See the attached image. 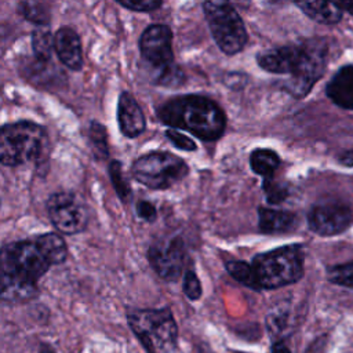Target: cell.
Masks as SVG:
<instances>
[{
    "label": "cell",
    "instance_id": "obj_1",
    "mask_svg": "<svg viewBox=\"0 0 353 353\" xmlns=\"http://www.w3.org/2000/svg\"><path fill=\"white\" fill-rule=\"evenodd\" d=\"M39 236L0 250V301L22 303L37 295V281L52 266Z\"/></svg>",
    "mask_w": 353,
    "mask_h": 353
},
{
    "label": "cell",
    "instance_id": "obj_2",
    "mask_svg": "<svg viewBox=\"0 0 353 353\" xmlns=\"http://www.w3.org/2000/svg\"><path fill=\"white\" fill-rule=\"evenodd\" d=\"M157 116L164 124L186 130L203 141L218 139L226 125L222 109L200 95L172 98L159 108Z\"/></svg>",
    "mask_w": 353,
    "mask_h": 353
},
{
    "label": "cell",
    "instance_id": "obj_3",
    "mask_svg": "<svg viewBox=\"0 0 353 353\" xmlns=\"http://www.w3.org/2000/svg\"><path fill=\"white\" fill-rule=\"evenodd\" d=\"M258 290L279 288L298 281L303 274V250L299 244L284 245L254 256L250 263Z\"/></svg>",
    "mask_w": 353,
    "mask_h": 353
},
{
    "label": "cell",
    "instance_id": "obj_4",
    "mask_svg": "<svg viewBox=\"0 0 353 353\" xmlns=\"http://www.w3.org/2000/svg\"><path fill=\"white\" fill-rule=\"evenodd\" d=\"M127 319L148 353H171L175 349L178 328L168 309H137Z\"/></svg>",
    "mask_w": 353,
    "mask_h": 353
},
{
    "label": "cell",
    "instance_id": "obj_5",
    "mask_svg": "<svg viewBox=\"0 0 353 353\" xmlns=\"http://www.w3.org/2000/svg\"><path fill=\"white\" fill-rule=\"evenodd\" d=\"M47 146L43 127L19 121L0 127V164L15 167L40 157Z\"/></svg>",
    "mask_w": 353,
    "mask_h": 353
},
{
    "label": "cell",
    "instance_id": "obj_6",
    "mask_svg": "<svg viewBox=\"0 0 353 353\" xmlns=\"http://www.w3.org/2000/svg\"><path fill=\"white\" fill-rule=\"evenodd\" d=\"M203 10L219 50L226 55L240 52L247 43V30L234 7L226 1H205Z\"/></svg>",
    "mask_w": 353,
    "mask_h": 353
},
{
    "label": "cell",
    "instance_id": "obj_7",
    "mask_svg": "<svg viewBox=\"0 0 353 353\" xmlns=\"http://www.w3.org/2000/svg\"><path fill=\"white\" fill-rule=\"evenodd\" d=\"M188 164L168 152H152L137 159L131 167L132 176L149 189H167L183 179Z\"/></svg>",
    "mask_w": 353,
    "mask_h": 353
},
{
    "label": "cell",
    "instance_id": "obj_8",
    "mask_svg": "<svg viewBox=\"0 0 353 353\" xmlns=\"http://www.w3.org/2000/svg\"><path fill=\"white\" fill-rule=\"evenodd\" d=\"M299 57L291 79L284 88L294 97H305L325 72L328 48L323 39H309L298 44Z\"/></svg>",
    "mask_w": 353,
    "mask_h": 353
},
{
    "label": "cell",
    "instance_id": "obj_9",
    "mask_svg": "<svg viewBox=\"0 0 353 353\" xmlns=\"http://www.w3.org/2000/svg\"><path fill=\"white\" fill-rule=\"evenodd\" d=\"M142 58L154 69H160V83L164 79H174V52H172V32L167 25H150L139 39Z\"/></svg>",
    "mask_w": 353,
    "mask_h": 353
},
{
    "label": "cell",
    "instance_id": "obj_10",
    "mask_svg": "<svg viewBox=\"0 0 353 353\" xmlns=\"http://www.w3.org/2000/svg\"><path fill=\"white\" fill-rule=\"evenodd\" d=\"M47 210L52 225L61 233H80L88 223L85 205L70 193L52 194L47 203Z\"/></svg>",
    "mask_w": 353,
    "mask_h": 353
},
{
    "label": "cell",
    "instance_id": "obj_11",
    "mask_svg": "<svg viewBox=\"0 0 353 353\" xmlns=\"http://www.w3.org/2000/svg\"><path fill=\"white\" fill-rule=\"evenodd\" d=\"M185 244L179 237L154 243L148 251V259L156 273L168 281L176 280L185 263Z\"/></svg>",
    "mask_w": 353,
    "mask_h": 353
},
{
    "label": "cell",
    "instance_id": "obj_12",
    "mask_svg": "<svg viewBox=\"0 0 353 353\" xmlns=\"http://www.w3.org/2000/svg\"><path fill=\"white\" fill-rule=\"evenodd\" d=\"M353 223V211L342 203L314 205L307 214V225L320 236H334L345 232Z\"/></svg>",
    "mask_w": 353,
    "mask_h": 353
},
{
    "label": "cell",
    "instance_id": "obj_13",
    "mask_svg": "<svg viewBox=\"0 0 353 353\" xmlns=\"http://www.w3.org/2000/svg\"><path fill=\"white\" fill-rule=\"evenodd\" d=\"M299 57V47L298 44L294 46H284L272 50H266L256 55L258 65L270 73L276 74H292L298 62Z\"/></svg>",
    "mask_w": 353,
    "mask_h": 353
},
{
    "label": "cell",
    "instance_id": "obj_14",
    "mask_svg": "<svg viewBox=\"0 0 353 353\" xmlns=\"http://www.w3.org/2000/svg\"><path fill=\"white\" fill-rule=\"evenodd\" d=\"M54 50L59 61L72 70H80L83 66L81 43L77 33L69 28L62 26L54 34Z\"/></svg>",
    "mask_w": 353,
    "mask_h": 353
},
{
    "label": "cell",
    "instance_id": "obj_15",
    "mask_svg": "<svg viewBox=\"0 0 353 353\" xmlns=\"http://www.w3.org/2000/svg\"><path fill=\"white\" fill-rule=\"evenodd\" d=\"M117 120L121 132L128 138L141 135L146 127L143 112L130 92L124 91L119 98Z\"/></svg>",
    "mask_w": 353,
    "mask_h": 353
},
{
    "label": "cell",
    "instance_id": "obj_16",
    "mask_svg": "<svg viewBox=\"0 0 353 353\" xmlns=\"http://www.w3.org/2000/svg\"><path fill=\"white\" fill-rule=\"evenodd\" d=\"M327 97L339 108L353 110V65L342 66L325 87Z\"/></svg>",
    "mask_w": 353,
    "mask_h": 353
},
{
    "label": "cell",
    "instance_id": "obj_17",
    "mask_svg": "<svg viewBox=\"0 0 353 353\" xmlns=\"http://www.w3.org/2000/svg\"><path fill=\"white\" fill-rule=\"evenodd\" d=\"M298 225L295 214L283 210L258 208V228L262 233H285Z\"/></svg>",
    "mask_w": 353,
    "mask_h": 353
},
{
    "label": "cell",
    "instance_id": "obj_18",
    "mask_svg": "<svg viewBox=\"0 0 353 353\" xmlns=\"http://www.w3.org/2000/svg\"><path fill=\"white\" fill-rule=\"evenodd\" d=\"M296 325V314L292 306L280 303L274 306L266 316V328L273 338H285Z\"/></svg>",
    "mask_w": 353,
    "mask_h": 353
},
{
    "label": "cell",
    "instance_id": "obj_19",
    "mask_svg": "<svg viewBox=\"0 0 353 353\" xmlns=\"http://www.w3.org/2000/svg\"><path fill=\"white\" fill-rule=\"evenodd\" d=\"M296 7H299L309 18L319 23L332 25L338 23L342 18V10L336 3L327 1H296Z\"/></svg>",
    "mask_w": 353,
    "mask_h": 353
},
{
    "label": "cell",
    "instance_id": "obj_20",
    "mask_svg": "<svg viewBox=\"0 0 353 353\" xmlns=\"http://www.w3.org/2000/svg\"><path fill=\"white\" fill-rule=\"evenodd\" d=\"M250 165L255 174L270 178L280 165V157L274 150L255 149L250 154Z\"/></svg>",
    "mask_w": 353,
    "mask_h": 353
},
{
    "label": "cell",
    "instance_id": "obj_21",
    "mask_svg": "<svg viewBox=\"0 0 353 353\" xmlns=\"http://www.w3.org/2000/svg\"><path fill=\"white\" fill-rule=\"evenodd\" d=\"M32 47L36 59L50 62L54 50V36L48 28L40 26L32 34Z\"/></svg>",
    "mask_w": 353,
    "mask_h": 353
},
{
    "label": "cell",
    "instance_id": "obj_22",
    "mask_svg": "<svg viewBox=\"0 0 353 353\" xmlns=\"http://www.w3.org/2000/svg\"><path fill=\"white\" fill-rule=\"evenodd\" d=\"M226 270L229 272V274L237 280L239 283H241L245 287H250L252 290H258L255 277H254V272L250 263L244 262V261H229L226 262Z\"/></svg>",
    "mask_w": 353,
    "mask_h": 353
},
{
    "label": "cell",
    "instance_id": "obj_23",
    "mask_svg": "<svg viewBox=\"0 0 353 353\" xmlns=\"http://www.w3.org/2000/svg\"><path fill=\"white\" fill-rule=\"evenodd\" d=\"M21 14L30 22L37 25H47L50 22L48 8L39 1H23L19 4Z\"/></svg>",
    "mask_w": 353,
    "mask_h": 353
},
{
    "label": "cell",
    "instance_id": "obj_24",
    "mask_svg": "<svg viewBox=\"0 0 353 353\" xmlns=\"http://www.w3.org/2000/svg\"><path fill=\"white\" fill-rule=\"evenodd\" d=\"M109 175H110V181L112 185L116 190V193L119 194V197L123 201H128L131 199V189L130 185L127 182V179L123 175V170H121V164L117 160H113L109 165Z\"/></svg>",
    "mask_w": 353,
    "mask_h": 353
},
{
    "label": "cell",
    "instance_id": "obj_25",
    "mask_svg": "<svg viewBox=\"0 0 353 353\" xmlns=\"http://www.w3.org/2000/svg\"><path fill=\"white\" fill-rule=\"evenodd\" d=\"M328 279L335 284L353 288V261L330 268Z\"/></svg>",
    "mask_w": 353,
    "mask_h": 353
},
{
    "label": "cell",
    "instance_id": "obj_26",
    "mask_svg": "<svg viewBox=\"0 0 353 353\" xmlns=\"http://www.w3.org/2000/svg\"><path fill=\"white\" fill-rule=\"evenodd\" d=\"M88 135H90V141L92 143L95 154L101 159L106 157L108 156V142H106V131H105L103 125H101L95 121L91 123Z\"/></svg>",
    "mask_w": 353,
    "mask_h": 353
},
{
    "label": "cell",
    "instance_id": "obj_27",
    "mask_svg": "<svg viewBox=\"0 0 353 353\" xmlns=\"http://www.w3.org/2000/svg\"><path fill=\"white\" fill-rule=\"evenodd\" d=\"M263 190L270 204H279L284 201L288 196V188L281 182L273 179V176L263 178Z\"/></svg>",
    "mask_w": 353,
    "mask_h": 353
},
{
    "label": "cell",
    "instance_id": "obj_28",
    "mask_svg": "<svg viewBox=\"0 0 353 353\" xmlns=\"http://www.w3.org/2000/svg\"><path fill=\"white\" fill-rule=\"evenodd\" d=\"M183 292L192 301H196L201 296V284L193 270H188L183 276Z\"/></svg>",
    "mask_w": 353,
    "mask_h": 353
},
{
    "label": "cell",
    "instance_id": "obj_29",
    "mask_svg": "<svg viewBox=\"0 0 353 353\" xmlns=\"http://www.w3.org/2000/svg\"><path fill=\"white\" fill-rule=\"evenodd\" d=\"M165 137L168 141H171V143L178 148V149H182V150H188V152H192V150H196V143L189 138L186 137L185 134L176 131V130H167L165 131Z\"/></svg>",
    "mask_w": 353,
    "mask_h": 353
},
{
    "label": "cell",
    "instance_id": "obj_30",
    "mask_svg": "<svg viewBox=\"0 0 353 353\" xmlns=\"http://www.w3.org/2000/svg\"><path fill=\"white\" fill-rule=\"evenodd\" d=\"M119 4L134 11H141V12H149L153 11L159 7H161V1L157 0H119Z\"/></svg>",
    "mask_w": 353,
    "mask_h": 353
},
{
    "label": "cell",
    "instance_id": "obj_31",
    "mask_svg": "<svg viewBox=\"0 0 353 353\" xmlns=\"http://www.w3.org/2000/svg\"><path fill=\"white\" fill-rule=\"evenodd\" d=\"M137 214L139 218L148 221V222H153L157 216V212H156V208L152 203L149 201H139L137 204Z\"/></svg>",
    "mask_w": 353,
    "mask_h": 353
},
{
    "label": "cell",
    "instance_id": "obj_32",
    "mask_svg": "<svg viewBox=\"0 0 353 353\" xmlns=\"http://www.w3.org/2000/svg\"><path fill=\"white\" fill-rule=\"evenodd\" d=\"M338 161H339L342 165H345V167H353V149L343 152V153L339 156Z\"/></svg>",
    "mask_w": 353,
    "mask_h": 353
},
{
    "label": "cell",
    "instance_id": "obj_33",
    "mask_svg": "<svg viewBox=\"0 0 353 353\" xmlns=\"http://www.w3.org/2000/svg\"><path fill=\"white\" fill-rule=\"evenodd\" d=\"M272 353H291V350L283 341H277L272 345Z\"/></svg>",
    "mask_w": 353,
    "mask_h": 353
},
{
    "label": "cell",
    "instance_id": "obj_34",
    "mask_svg": "<svg viewBox=\"0 0 353 353\" xmlns=\"http://www.w3.org/2000/svg\"><path fill=\"white\" fill-rule=\"evenodd\" d=\"M339 6V8L342 11H347L349 14L353 15V1H342V3H336Z\"/></svg>",
    "mask_w": 353,
    "mask_h": 353
},
{
    "label": "cell",
    "instance_id": "obj_35",
    "mask_svg": "<svg viewBox=\"0 0 353 353\" xmlns=\"http://www.w3.org/2000/svg\"><path fill=\"white\" fill-rule=\"evenodd\" d=\"M40 353H55V350L48 345H43L40 349Z\"/></svg>",
    "mask_w": 353,
    "mask_h": 353
}]
</instances>
